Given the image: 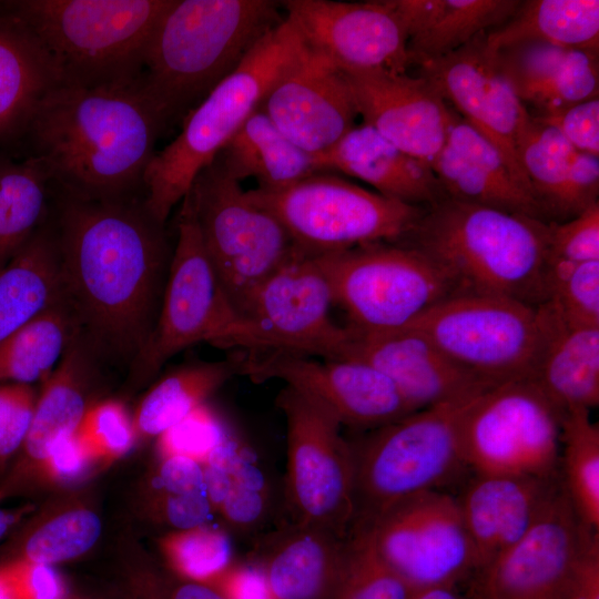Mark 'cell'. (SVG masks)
Returning a JSON list of instances; mask_svg holds the SVG:
<instances>
[{
  "instance_id": "obj_1",
  "label": "cell",
  "mask_w": 599,
  "mask_h": 599,
  "mask_svg": "<svg viewBox=\"0 0 599 599\" xmlns=\"http://www.w3.org/2000/svg\"><path fill=\"white\" fill-rule=\"evenodd\" d=\"M54 234L62 301L89 354L133 365L159 315L171 256L144 197L61 193Z\"/></svg>"
},
{
  "instance_id": "obj_2",
  "label": "cell",
  "mask_w": 599,
  "mask_h": 599,
  "mask_svg": "<svg viewBox=\"0 0 599 599\" xmlns=\"http://www.w3.org/2000/svg\"><path fill=\"white\" fill-rule=\"evenodd\" d=\"M166 128L136 84H59L40 101L24 133L60 193L102 201L144 197L145 171Z\"/></svg>"
},
{
  "instance_id": "obj_3",
  "label": "cell",
  "mask_w": 599,
  "mask_h": 599,
  "mask_svg": "<svg viewBox=\"0 0 599 599\" xmlns=\"http://www.w3.org/2000/svg\"><path fill=\"white\" fill-rule=\"evenodd\" d=\"M280 7L271 0H174L151 37L136 82L167 126L284 20Z\"/></svg>"
},
{
  "instance_id": "obj_4",
  "label": "cell",
  "mask_w": 599,
  "mask_h": 599,
  "mask_svg": "<svg viewBox=\"0 0 599 599\" xmlns=\"http://www.w3.org/2000/svg\"><path fill=\"white\" fill-rule=\"evenodd\" d=\"M402 243L434 258L459 291L534 307L547 301L555 266L551 223L445 196L426 207Z\"/></svg>"
},
{
  "instance_id": "obj_5",
  "label": "cell",
  "mask_w": 599,
  "mask_h": 599,
  "mask_svg": "<svg viewBox=\"0 0 599 599\" xmlns=\"http://www.w3.org/2000/svg\"><path fill=\"white\" fill-rule=\"evenodd\" d=\"M174 0H22L4 4L31 33L60 84L135 85L146 49Z\"/></svg>"
},
{
  "instance_id": "obj_6",
  "label": "cell",
  "mask_w": 599,
  "mask_h": 599,
  "mask_svg": "<svg viewBox=\"0 0 599 599\" xmlns=\"http://www.w3.org/2000/svg\"><path fill=\"white\" fill-rule=\"evenodd\" d=\"M304 48L301 35L284 18L183 118L180 133L155 151L144 175V204L159 223L165 224L196 175L216 159Z\"/></svg>"
},
{
  "instance_id": "obj_7",
  "label": "cell",
  "mask_w": 599,
  "mask_h": 599,
  "mask_svg": "<svg viewBox=\"0 0 599 599\" xmlns=\"http://www.w3.org/2000/svg\"><path fill=\"white\" fill-rule=\"evenodd\" d=\"M476 396L415 410L348 441L354 470L352 527L404 498L441 489L468 470L460 423Z\"/></svg>"
},
{
  "instance_id": "obj_8",
  "label": "cell",
  "mask_w": 599,
  "mask_h": 599,
  "mask_svg": "<svg viewBox=\"0 0 599 599\" xmlns=\"http://www.w3.org/2000/svg\"><path fill=\"white\" fill-rule=\"evenodd\" d=\"M404 327L490 385L531 379L548 334L539 306L468 291L455 292Z\"/></svg>"
},
{
  "instance_id": "obj_9",
  "label": "cell",
  "mask_w": 599,
  "mask_h": 599,
  "mask_svg": "<svg viewBox=\"0 0 599 599\" xmlns=\"http://www.w3.org/2000/svg\"><path fill=\"white\" fill-rule=\"evenodd\" d=\"M334 305L348 325L363 332L407 326L447 296L457 284L434 258L402 242H378L313 255Z\"/></svg>"
},
{
  "instance_id": "obj_10",
  "label": "cell",
  "mask_w": 599,
  "mask_h": 599,
  "mask_svg": "<svg viewBox=\"0 0 599 599\" xmlns=\"http://www.w3.org/2000/svg\"><path fill=\"white\" fill-rule=\"evenodd\" d=\"M246 196L274 215L297 250L308 255L403 242L426 210L325 172L280 189L256 187Z\"/></svg>"
},
{
  "instance_id": "obj_11",
  "label": "cell",
  "mask_w": 599,
  "mask_h": 599,
  "mask_svg": "<svg viewBox=\"0 0 599 599\" xmlns=\"http://www.w3.org/2000/svg\"><path fill=\"white\" fill-rule=\"evenodd\" d=\"M207 255L241 314L257 288L300 250L280 221L252 203L217 160L203 169L184 196Z\"/></svg>"
},
{
  "instance_id": "obj_12",
  "label": "cell",
  "mask_w": 599,
  "mask_h": 599,
  "mask_svg": "<svg viewBox=\"0 0 599 599\" xmlns=\"http://www.w3.org/2000/svg\"><path fill=\"white\" fill-rule=\"evenodd\" d=\"M565 410L532 379L490 387L467 406L460 423L471 474L560 477Z\"/></svg>"
},
{
  "instance_id": "obj_13",
  "label": "cell",
  "mask_w": 599,
  "mask_h": 599,
  "mask_svg": "<svg viewBox=\"0 0 599 599\" xmlns=\"http://www.w3.org/2000/svg\"><path fill=\"white\" fill-rule=\"evenodd\" d=\"M240 322L207 255L192 206L182 201L153 332L131 366L136 379L154 375L171 357L201 342L225 347Z\"/></svg>"
},
{
  "instance_id": "obj_14",
  "label": "cell",
  "mask_w": 599,
  "mask_h": 599,
  "mask_svg": "<svg viewBox=\"0 0 599 599\" xmlns=\"http://www.w3.org/2000/svg\"><path fill=\"white\" fill-rule=\"evenodd\" d=\"M276 405L286 423L291 521L345 538L354 520V470L341 424L287 386Z\"/></svg>"
},
{
  "instance_id": "obj_15",
  "label": "cell",
  "mask_w": 599,
  "mask_h": 599,
  "mask_svg": "<svg viewBox=\"0 0 599 599\" xmlns=\"http://www.w3.org/2000/svg\"><path fill=\"white\" fill-rule=\"evenodd\" d=\"M332 306L324 273L301 252L257 288L225 347L337 359L351 331L334 322Z\"/></svg>"
},
{
  "instance_id": "obj_16",
  "label": "cell",
  "mask_w": 599,
  "mask_h": 599,
  "mask_svg": "<svg viewBox=\"0 0 599 599\" xmlns=\"http://www.w3.org/2000/svg\"><path fill=\"white\" fill-rule=\"evenodd\" d=\"M379 557L414 591L458 585L479 562L456 496L441 489L404 498L362 525Z\"/></svg>"
},
{
  "instance_id": "obj_17",
  "label": "cell",
  "mask_w": 599,
  "mask_h": 599,
  "mask_svg": "<svg viewBox=\"0 0 599 599\" xmlns=\"http://www.w3.org/2000/svg\"><path fill=\"white\" fill-rule=\"evenodd\" d=\"M240 375L254 382L283 380L285 386L328 413L342 427L363 433L415 412L386 375L356 359L246 352Z\"/></svg>"
},
{
  "instance_id": "obj_18",
  "label": "cell",
  "mask_w": 599,
  "mask_h": 599,
  "mask_svg": "<svg viewBox=\"0 0 599 599\" xmlns=\"http://www.w3.org/2000/svg\"><path fill=\"white\" fill-rule=\"evenodd\" d=\"M562 487L530 530L475 576L471 599H566L589 538Z\"/></svg>"
},
{
  "instance_id": "obj_19",
  "label": "cell",
  "mask_w": 599,
  "mask_h": 599,
  "mask_svg": "<svg viewBox=\"0 0 599 599\" xmlns=\"http://www.w3.org/2000/svg\"><path fill=\"white\" fill-rule=\"evenodd\" d=\"M487 33L445 57L418 65L419 75L500 151L514 174L532 193L518 158L519 140L530 114L501 70Z\"/></svg>"
},
{
  "instance_id": "obj_20",
  "label": "cell",
  "mask_w": 599,
  "mask_h": 599,
  "mask_svg": "<svg viewBox=\"0 0 599 599\" xmlns=\"http://www.w3.org/2000/svg\"><path fill=\"white\" fill-rule=\"evenodd\" d=\"M284 18L304 44L343 72H406V34L389 0H285Z\"/></svg>"
},
{
  "instance_id": "obj_21",
  "label": "cell",
  "mask_w": 599,
  "mask_h": 599,
  "mask_svg": "<svg viewBox=\"0 0 599 599\" xmlns=\"http://www.w3.org/2000/svg\"><path fill=\"white\" fill-rule=\"evenodd\" d=\"M258 109L314 156L337 143L358 116L345 73L306 45L281 71Z\"/></svg>"
},
{
  "instance_id": "obj_22",
  "label": "cell",
  "mask_w": 599,
  "mask_h": 599,
  "mask_svg": "<svg viewBox=\"0 0 599 599\" xmlns=\"http://www.w3.org/2000/svg\"><path fill=\"white\" fill-rule=\"evenodd\" d=\"M358 115L395 146L427 164L444 148L453 110L424 77L344 72Z\"/></svg>"
},
{
  "instance_id": "obj_23",
  "label": "cell",
  "mask_w": 599,
  "mask_h": 599,
  "mask_svg": "<svg viewBox=\"0 0 599 599\" xmlns=\"http://www.w3.org/2000/svg\"><path fill=\"white\" fill-rule=\"evenodd\" d=\"M348 327L349 338L337 359H356L375 367L415 410L473 397L496 386L466 372L410 327L376 332Z\"/></svg>"
},
{
  "instance_id": "obj_24",
  "label": "cell",
  "mask_w": 599,
  "mask_h": 599,
  "mask_svg": "<svg viewBox=\"0 0 599 599\" xmlns=\"http://www.w3.org/2000/svg\"><path fill=\"white\" fill-rule=\"evenodd\" d=\"M560 487V477L473 474L457 500L479 571L530 530Z\"/></svg>"
},
{
  "instance_id": "obj_25",
  "label": "cell",
  "mask_w": 599,
  "mask_h": 599,
  "mask_svg": "<svg viewBox=\"0 0 599 599\" xmlns=\"http://www.w3.org/2000/svg\"><path fill=\"white\" fill-rule=\"evenodd\" d=\"M430 166L447 197L546 222L500 151L455 111L446 143Z\"/></svg>"
},
{
  "instance_id": "obj_26",
  "label": "cell",
  "mask_w": 599,
  "mask_h": 599,
  "mask_svg": "<svg viewBox=\"0 0 599 599\" xmlns=\"http://www.w3.org/2000/svg\"><path fill=\"white\" fill-rule=\"evenodd\" d=\"M518 158L546 222H565L599 202V156L577 151L555 128L530 116Z\"/></svg>"
},
{
  "instance_id": "obj_27",
  "label": "cell",
  "mask_w": 599,
  "mask_h": 599,
  "mask_svg": "<svg viewBox=\"0 0 599 599\" xmlns=\"http://www.w3.org/2000/svg\"><path fill=\"white\" fill-rule=\"evenodd\" d=\"M496 51L501 70L530 115L547 114L598 97V52L539 41L519 42Z\"/></svg>"
},
{
  "instance_id": "obj_28",
  "label": "cell",
  "mask_w": 599,
  "mask_h": 599,
  "mask_svg": "<svg viewBox=\"0 0 599 599\" xmlns=\"http://www.w3.org/2000/svg\"><path fill=\"white\" fill-rule=\"evenodd\" d=\"M314 160L319 172L358 179L377 193L406 204L426 209L445 197L429 164L405 153L365 123L355 124Z\"/></svg>"
},
{
  "instance_id": "obj_29",
  "label": "cell",
  "mask_w": 599,
  "mask_h": 599,
  "mask_svg": "<svg viewBox=\"0 0 599 599\" xmlns=\"http://www.w3.org/2000/svg\"><path fill=\"white\" fill-rule=\"evenodd\" d=\"M90 357L74 333L57 369L44 380L18 459L0 481V501L27 488L52 446L78 429L88 408L85 383Z\"/></svg>"
},
{
  "instance_id": "obj_30",
  "label": "cell",
  "mask_w": 599,
  "mask_h": 599,
  "mask_svg": "<svg viewBox=\"0 0 599 599\" xmlns=\"http://www.w3.org/2000/svg\"><path fill=\"white\" fill-rule=\"evenodd\" d=\"M345 538L291 521L263 537L254 562L274 599H332Z\"/></svg>"
},
{
  "instance_id": "obj_31",
  "label": "cell",
  "mask_w": 599,
  "mask_h": 599,
  "mask_svg": "<svg viewBox=\"0 0 599 599\" xmlns=\"http://www.w3.org/2000/svg\"><path fill=\"white\" fill-rule=\"evenodd\" d=\"M405 34L410 64L445 57L504 24L517 0H389Z\"/></svg>"
},
{
  "instance_id": "obj_32",
  "label": "cell",
  "mask_w": 599,
  "mask_h": 599,
  "mask_svg": "<svg viewBox=\"0 0 599 599\" xmlns=\"http://www.w3.org/2000/svg\"><path fill=\"white\" fill-rule=\"evenodd\" d=\"M59 84L37 40L7 9L0 11V141L24 133L40 101Z\"/></svg>"
},
{
  "instance_id": "obj_33",
  "label": "cell",
  "mask_w": 599,
  "mask_h": 599,
  "mask_svg": "<svg viewBox=\"0 0 599 599\" xmlns=\"http://www.w3.org/2000/svg\"><path fill=\"white\" fill-rule=\"evenodd\" d=\"M548 334L531 378L565 412L599 404V327L568 326L542 305Z\"/></svg>"
},
{
  "instance_id": "obj_34",
  "label": "cell",
  "mask_w": 599,
  "mask_h": 599,
  "mask_svg": "<svg viewBox=\"0 0 599 599\" xmlns=\"http://www.w3.org/2000/svg\"><path fill=\"white\" fill-rule=\"evenodd\" d=\"M215 160L234 180L253 177L257 189L264 190L284 187L319 173L314 155L285 136L258 108Z\"/></svg>"
},
{
  "instance_id": "obj_35",
  "label": "cell",
  "mask_w": 599,
  "mask_h": 599,
  "mask_svg": "<svg viewBox=\"0 0 599 599\" xmlns=\"http://www.w3.org/2000/svg\"><path fill=\"white\" fill-rule=\"evenodd\" d=\"M61 298L54 234L38 230L0 270V342Z\"/></svg>"
},
{
  "instance_id": "obj_36",
  "label": "cell",
  "mask_w": 599,
  "mask_h": 599,
  "mask_svg": "<svg viewBox=\"0 0 599 599\" xmlns=\"http://www.w3.org/2000/svg\"><path fill=\"white\" fill-rule=\"evenodd\" d=\"M495 50L519 42L539 41L598 52V0L521 1L516 12L487 33Z\"/></svg>"
},
{
  "instance_id": "obj_37",
  "label": "cell",
  "mask_w": 599,
  "mask_h": 599,
  "mask_svg": "<svg viewBox=\"0 0 599 599\" xmlns=\"http://www.w3.org/2000/svg\"><path fill=\"white\" fill-rule=\"evenodd\" d=\"M243 354L216 362L183 366L159 380L133 416L136 436L159 437L180 423L232 376L240 374Z\"/></svg>"
},
{
  "instance_id": "obj_38",
  "label": "cell",
  "mask_w": 599,
  "mask_h": 599,
  "mask_svg": "<svg viewBox=\"0 0 599 599\" xmlns=\"http://www.w3.org/2000/svg\"><path fill=\"white\" fill-rule=\"evenodd\" d=\"M203 467L214 512L235 530L255 527L265 514L267 491L246 449L230 434Z\"/></svg>"
},
{
  "instance_id": "obj_39",
  "label": "cell",
  "mask_w": 599,
  "mask_h": 599,
  "mask_svg": "<svg viewBox=\"0 0 599 599\" xmlns=\"http://www.w3.org/2000/svg\"><path fill=\"white\" fill-rule=\"evenodd\" d=\"M101 532L102 521L93 509L79 502L61 505L31 520L0 561L28 560L55 566L87 554Z\"/></svg>"
},
{
  "instance_id": "obj_40",
  "label": "cell",
  "mask_w": 599,
  "mask_h": 599,
  "mask_svg": "<svg viewBox=\"0 0 599 599\" xmlns=\"http://www.w3.org/2000/svg\"><path fill=\"white\" fill-rule=\"evenodd\" d=\"M62 298L0 342V383L45 380L74 335Z\"/></svg>"
},
{
  "instance_id": "obj_41",
  "label": "cell",
  "mask_w": 599,
  "mask_h": 599,
  "mask_svg": "<svg viewBox=\"0 0 599 599\" xmlns=\"http://www.w3.org/2000/svg\"><path fill=\"white\" fill-rule=\"evenodd\" d=\"M590 410H566L561 427L559 476L579 519L599 532V426Z\"/></svg>"
},
{
  "instance_id": "obj_42",
  "label": "cell",
  "mask_w": 599,
  "mask_h": 599,
  "mask_svg": "<svg viewBox=\"0 0 599 599\" xmlns=\"http://www.w3.org/2000/svg\"><path fill=\"white\" fill-rule=\"evenodd\" d=\"M49 184L37 158L0 159V270L38 231Z\"/></svg>"
},
{
  "instance_id": "obj_43",
  "label": "cell",
  "mask_w": 599,
  "mask_h": 599,
  "mask_svg": "<svg viewBox=\"0 0 599 599\" xmlns=\"http://www.w3.org/2000/svg\"><path fill=\"white\" fill-rule=\"evenodd\" d=\"M150 509L171 530L196 527L214 512L209 498L204 467L182 456L160 458L150 484Z\"/></svg>"
},
{
  "instance_id": "obj_44",
  "label": "cell",
  "mask_w": 599,
  "mask_h": 599,
  "mask_svg": "<svg viewBox=\"0 0 599 599\" xmlns=\"http://www.w3.org/2000/svg\"><path fill=\"white\" fill-rule=\"evenodd\" d=\"M159 548L172 575L189 581L212 583L233 564V544L226 528L206 522L171 530Z\"/></svg>"
},
{
  "instance_id": "obj_45",
  "label": "cell",
  "mask_w": 599,
  "mask_h": 599,
  "mask_svg": "<svg viewBox=\"0 0 599 599\" xmlns=\"http://www.w3.org/2000/svg\"><path fill=\"white\" fill-rule=\"evenodd\" d=\"M414 590L379 557L368 531L353 526L332 599H410Z\"/></svg>"
},
{
  "instance_id": "obj_46",
  "label": "cell",
  "mask_w": 599,
  "mask_h": 599,
  "mask_svg": "<svg viewBox=\"0 0 599 599\" xmlns=\"http://www.w3.org/2000/svg\"><path fill=\"white\" fill-rule=\"evenodd\" d=\"M541 305L564 325L599 327V261L555 263Z\"/></svg>"
},
{
  "instance_id": "obj_47",
  "label": "cell",
  "mask_w": 599,
  "mask_h": 599,
  "mask_svg": "<svg viewBox=\"0 0 599 599\" xmlns=\"http://www.w3.org/2000/svg\"><path fill=\"white\" fill-rule=\"evenodd\" d=\"M75 433L101 465L121 458L136 439L133 417L113 399L88 406Z\"/></svg>"
},
{
  "instance_id": "obj_48",
  "label": "cell",
  "mask_w": 599,
  "mask_h": 599,
  "mask_svg": "<svg viewBox=\"0 0 599 599\" xmlns=\"http://www.w3.org/2000/svg\"><path fill=\"white\" fill-rule=\"evenodd\" d=\"M230 435L220 418L204 404L158 437L160 458L182 456L202 465Z\"/></svg>"
},
{
  "instance_id": "obj_49",
  "label": "cell",
  "mask_w": 599,
  "mask_h": 599,
  "mask_svg": "<svg viewBox=\"0 0 599 599\" xmlns=\"http://www.w3.org/2000/svg\"><path fill=\"white\" fill-rule=\"evenodd\" d=\"M551 254L555 263L599 261V202L570 220L551 223Z\"/></svg>"
},
{
  "instance_id": "obj_50",
  "label": "cell",
  "mask_w": 599,
  "mask_h": 599,
  "mask_svg": "<svg viewBox=\"0 0 599 599\" xmlns=\"http://www.w3.org/2000/svg\"><path fill=\"white\" fill-rule=\"evenodd\" d=\"M37 396L27 384H0V470L19 454L30 429Z\"/></svg>"
},
{
  "instance_id": "obj_51",
  "label": "cell",
  "mask_w": 599,
  "mask_h": 599,
  "mask_svg": "<svg viewBox=\"0 0 599 599\" xmlns=\"http://www.w3.org/2000/svg\"><path fill=\"white\" fill-rule=\"evenodd\" d=\"M99 466H102L100 461L73 433L52 446L28 486L37 480L57 487H71L88 478Z\"/></svg>"
},
{
  "instance_id": "obj_52",
  "label": "cell",
  "mask_w": 599,
  "mask_h": 599,
  "mask_svg": "<svg viewBox=\"0 0 599 599\" xmlns=\"http://www.w3.org/2000/svg\"><path fill=\"white\" fill-rule=\"evenodd\" d=\"M530 116L555 128L577 151L599 156L598 97L547 114Z\"/></svg>"
},
{
  "instance_id": "obj_53",
  "label": "cell",
  "mask_w": 599,
  "mask_h": 599,
  "mask_svg": "<svg viewBox=\"0 0 599 599\" xmlns=\"http://www.w3.org/2000/svg\"><path fill=\"white\" fill-rule=\"evenodd\" d=\"M19 599H67L65 581L53 565L28 560L0 561Z\"/></svg>"
},
{
  "instance_id": "obj_54",
  "label": "cell",
  "mask_w": 599,
  "mask_h": 599,
  "mask_svg": "<svg viewBox=\"0 0 599 599\" xmlns=\"http://www.w3.org/2000/svg\"><path fill=\"white\" fill-rule=\"evenodd\" d=\"M207 586L225 599H274L264 572L255 562H233Z\"/></svg>"
},
{
  "instance_id": "obj_55",
  "label": "cell",
  "mask_w": 599,
  "mask_h": 599,
  "mask_svg": "<svg viewBox=\"0 0 599 599\" xmlns=\"http://www.w3.org/2000/svg\"><path fill=\"white\" fill-rule=\"evenodd\" d=\"M138 585L142 599H225L211 586L153 571L142 572Z\"/></svg>"
},
{
  "instance_id": "obj_56",
  "label": "cell",
  "mask_w": 599,
  "mask_h": 599,
  "mask_svg": "<svg viewBox=\"0 0 599 599\" xmlns=\"http://www.w3.org/2000/svg\"><path fill=\"white\" fill-rule=\"evenodd\" d=\"M566 599H599V534L589 538L580 554Z\"/></svg>"
},
{
  "instance_id": "obj_57",
  "label": "cell",
  "mask_w": 599,
  "mask_h": 599,
  "mask_svg": "<svg viewBox=\"0 0 599 599\" xmlns=\"http://www.w3.org/2000/svg\"><path fill=\"white\" fill-rule=\"evenodd\" d=\"M456 586L446 585L418 589L413 592L410 599H466Z\"/></svg>"
},
{
  "instance_id": "obj_58",
  "label": "cell",
  "mask_w": 599,
  "mask_h": 599,
  "mask_svg": "<svg viewBox=\"0 0 599 599\" xmlns=\"http://www.w3.org/2000/svg\"><path fill=\"white\" fill-rule=\"evenodd\" d=\"M28 514L27 508H0V541L19 525L23 516Z\"/></svg>"
},
{
  "instance_id": "obj_59",
  "label": "cell",
  "mask_w": 599,
  "mask_h": 599,
  "mask_svg": "<svg viewBox=\"0 0 599 599\" xmlns=\"http://www.w3.org/2000/svg\"><path fill=\"white\" fill-rule=\"evenodd\" d=\"M0 599H19V596L3 567L0 565Z\"/></svg>"
},
{
  "instance_id": "obj_60",
  "label": "cell",
  "mask_w": 599,
  "mask_h": 599,
  "mask_svg": "<svg viewBox=\"0 0 599 599\" xmlns=\"http://www.w3.org/2000/svg\"><path fill=\"white\" fill-rule=\"evenodd\" d=\"M67 599H77V598H70V597H68Z\"/></svg>"
}]
</instances>
